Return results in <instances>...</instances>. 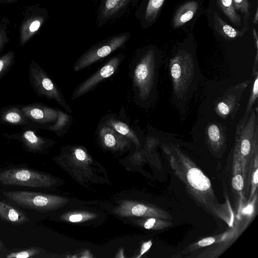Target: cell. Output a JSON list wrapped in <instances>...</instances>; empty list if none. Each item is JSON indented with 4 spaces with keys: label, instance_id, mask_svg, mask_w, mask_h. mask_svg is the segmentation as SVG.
Returning a JSON list of instances; mask_svg holds the SVG:
<instances>
[{
    "label": "cell",
    "instance_id": "6da1fadb",
    "mask_svg": "<svg viewBox=\"0 0 258 258\" xmlns=\"http://www.w3.org/2000/svg\"><path fill=\"white\" fill-rule=\"evenodd\" d=\"M169 72L172 98L182 114L198 90L200 75L198 64L190 52L180 50L170 58Z\"/></svg>",
    "mask_w": 258,
    "mask_h": 258
},
{
    "label": "cell",
    "instance_id": "7a4b0ae2",
    "mask_svg": "<svg viewBox=\"0 0 258 258\" xmlns=\"http://www.w3.org/2000/svg\"><path fill=\"white\" fill-rule=\"evenodd\" d=\"M159 63L153 49H149L133 61L131 78L135 99L145 105L157 95Z\"/></svg>",
    "mask_w": 258,
    "mask_h": 258
},
{
    "label": "cell",
    "instance_id": "3957f363",
    "mask_svg": "<svg viewBox=\"0 0 258 258\" xmlns=\"http://www.w3.org/2000/svg\"><path fill=\"white\" fill-rule=\"evenodd\" d=\"M30 84L37 95L55 101L68 113L72 110L55 82L46 72L34 60L29 67Z\"/></svg>",
    "mask_w": 258,
    "mask_h": 258
},
{
    "label": "cell",
    "instance_id": "277c9868",
    "mask_svg": "<svg viewBox=\"0 0 258 258\" xmlns=\"http://www.w3.org/2000/svg\"><path fill=\"white\" fill-rule=\"evenodd\" d=\"M130 37L129 33H121L110 36L92 45L76 61L73 66L74 71H81L104 58L123 46Z\"/></svg>",
    "mask_w": 258,
    "mask_h": 258
},
{
    "label": "cell",
    "instance_id": "5b68a950",
    "mask_svg": "<svg viewBox=\"0 0 258 258\" xmlns=\"http://www.w3.org/2000/svg\"><path fill=\"white\" fill-rule=\"evenodd\" d=\"M4 196L18 205L38 212L54 210L64 203L59 197L28 191H9Z\"/></svg>",
    "mask_w": 258,
    "mask_h": 258
},
{
    "label": "cell",
    "instance_id": "8992f818",
    "mask_svg": "<svg viewBox=\"0 0 258 258\" xmlns=\"http://www.w3.org/2000/svg\"><path fill=\"white\" fill-rule=\"evenodd\" d=\"M52 179L48 175L27 168H10L0 171V183L31 187H49Z\"/></svg>",
    "mask_w": 258,
    "mask_h": 258
},
{
    "label": "cell",
    "instance_id": "52a82bcc",
    "mask_svg": "<svg viewBox=\"0 0 258 258\" xmlns=\"http://www.w3.org/2000/svg\"><path fill=\"white\" fill-rule=\"evenodd\" d=\"M123 58L122 54L111 58L75 88L71 97L72 100H75L88 93L102 81L112 76L117 71Z\"/></svg>",
    "mask_w": 258,
    "mask_h": 258
},
{
    "label": "cell",
    "instance_id": "ba28073f",
    "mask_svg": "<svg viewBox=\"0 0 258 258\" xmlns=\"http://www.w3.org/2000/svg\"><path fill=\"white\" fill-rule=\"evenodd\" d=\"M249 80L237 84L227 90L216 104L215 111L221 117L226 118L234 116L238 109L239 102Z\"/></svg>",
    "mask_w": 258,
    "mask_h": 258
},
{
    "label": "cell",
    "instance_id": "9c48e42d",
    "mask_svg": "<svg viewBox=\"0 0 258 258\" xmlns=\"http://www.w3.org/2000/svg\"><path fill=\"white\" fill-rule=\"evenodd\" d=\"M26 117L31 122L39 124H47L56 121L58 109L49 106L34 103L20 106Z\"/></svg>",
    "mask_w": 258,
    "mask_h": 258
},
{
    "label": "cell",
    "instance_id": "30bf717a",
    "mask_svg": "<svg viewBox=\"0 0 258 258\" xmlns=\"http://www.w3.org/2000/svg\"><path fill=\"white\" fill-rule=\"evenodd\" d=\"M10 139L20 141L29 151L38 152L44 149L46 145L52 141L36 134V131L28 129L21 133L7 136Z\"/></svg>",
    "mask_w": 258,
    "mask_h": 258
},
{
    "label": "cell",
    "instance_id": "8fae6325",
    "mask_svg": "<svg viewBox=\"0 0 258 258\" xmlns=\"http://www.w3.org/2000/svg\"><path fill=\"white\" fill-rule=\"evenodd\" d=\"M98 135L103 146L113 150L123 149L130 141L112 127L103 124L100 127Z\"/></svg>",
    "mask_w": 258,
    "mask_h": 258
},
{
    "label": "cell",
    "instance_id": "7c38bea8",
    "mask_svg": "<svg viewBox=\"0 0 258 258\" xmlns=\"http://www.w3.org/2000/svg\"><path fill=\"white\" fill-rule=\"evenodd\" d=\"M0 123L11 125H25L31 122L24 115L20 106H10L0 110Z\"/></svg>",
    "mask_w": 258,
    "mask_h": 258
},
{
    "label": "cell",
    "instance_id": "4fadbf2b",
    "mask_svg": "<svg viewBox=\"0 0 258 258\" xmlns=\"http://www.w3.org/2000/svg\"><path fill=\"white\" fill-rule=\"evenodd\" d=\"M44 21V17L33 15L28 17L22 24L20 33V43L24 45L38 30Z\"/></svg>",
    "mask_w": 258,
    "mask_h": 258
},
{
    "label": "cell",
    "instance_id": "5bb4252c",
    "mask_svg": "<svg viewBox=\"0 0 258 258\" xmlns=\"http://www.w3.org/2000/svg\"><path fill=\"white\" fill-rule=\"evenodd\" d=\"M198 6L195 1H188L180 6L174 15L173 27H179L190 21L197 12Z\"/></svg>",
    "mask_w": 258,
    "mask_h": 258
},
{
    "label": "cell",
    "instance_id": "9a60e30c",
    "mask_svg": "<svg viewBox=\"0 0 258 258\" xmlns=\"http://www.w3.org/2000/svg\"><path fill=\"white\" fill-rule=\"evenodd\" d=\"M213 20L215 29L222 36L227 39L240 37L248 30L247 23H245L242 30L236 29L224 22L216 13L213 15Z\"/></svg>",
    "mask_w": 258,
    "mask_h": 258
},
{
    "label": "cell",
    "instance_id": "2e32d148",
    "mask_svg": "<svg viewBox=\"0 0 258 258\" xmlns=\"http://www.w3.org/2000/svg\"><path fill=\"white\" fill-rule=\"evenodd\" d=\"M0 218L14 224H23L29 221L24 213L2 201H0Z\"/></svg>",
    "mask_w": 258,
    "mask_h": 258
},
{
    "label": "cell",
    "instance_id": "e0dca14e",
    "mask_svg": "<svg viewBox=\"0 0 258 258\" xmlns=\"http://www.w3.org/2000/svg\"><path fill=\"white\" fill-rule=\"evenodd\" d=\"M103 124L112 127L136 145H140V141L135 132L125 123L114 117H110L105 120Z\"/></svg>",
    "mask_w": 258,
    "mask_h": 258
},
{
    "label": "cell",
    "instance_id": "ac0fdd59",
    "mask_svg": "<svg viewBox=\"0 0 258 258\" xmlns=\"http://www.w3.org/2000/svg\"><path fill=\"white\" fill-rule=\"evenodd\" d=\"M187 179L192 187L199 190H206L211 186L209 179L203 174L201 170L197 168H191L188 170Z\"/></svg>",
    "mask_w": 258,
    "mask_h": 258
},
{
    "label": "cell",
    "instance_id": "d6986e66",
    "mask_svg": "<svg viewBox=\"0 0 258 258\" xmlns=\"http://www.w3.org/2000/svg\"><path fill=\"white\" fill-rule=\"evenodd\" d=\"M130 0H105L101 8L100 20H108L125 6Z\"/></svg>",
    "mask_w": 258,
    "mask_h": 258
},
{
    "label": "cell",
    "instance_id": "ffe728a7",
    "mask_svg": "<svg viewBox=\"0 0 258 258\" xmlns=\"http://www.w3.org/2000/svg\"><path fill=\"white\" fill-rule=\"evenodd\" d=\"M217 1L219 7L231 22L236 26H240L241 18L234 9L233 0Z\"/></svg>",
    "mask_w": 258,
    "mask_h": 258
},
{
    "label": "cell",
    "instance_id": "44dd1931",
    "mask_svg": "<svg viewBox=\"0 0 258 258\" xmlns=\"http://www.w3.org/2000/svg\"><path fill=\"white\" fill-rule=\"evenodd\" d=\"M255 78L252 84V89L249 96L248 103L246 106V108L242 118L240 120L238 123H243L248 118L250 112L252 109V107L257 99L258 96V73L255 72L254 74Z\"/></svg>",
    "mask_w": 258,
    "mask_h": 258
},
{
    "label": "cell",
    "instance_id": "7402d4cb",
    "mask_svg": "<svg viewBox=\"0 0 258 258\" xmlns=\"http://www.w3.org/2000/svg\"><path fill=\"white\" fill-rule=\"evenodd\" d=\"M70 121V115L58 109V117L56 121L51 125L41 126V128L58 133L64 130Z\"/></svg>",
    "mask_w": 258,
    "mask_h": 258
},
{
    "label": "cell",
    "instance_id": "603a6c76",
    "mask_svg": "<svg viewBox=\"0 0 258 258\" xmlns=\"http://www.w3.org/2000/svg\"><path fill=\"white\" fill-rule=\"evenodd\" d=\"M165 0H149L145 12L146 20L152 21L156 17Z\"/></svg>",
    "mask_w": 258,
    "mask_h": 258
},
{
    "label": "cell",
    "instance_id": "cb8c5ba5",
    "mask_svg": "<svg viewBox=\"0 0 258 258\" xmlns=\"http://www.w3.org/2000/svg\"><path fill=\"white\" fill-rule=\"evenodd\" d=\"M15 53L11 51L0 57V79L9 71L14 63Z\"/></svg>",
    "mask_w": 258,
    "mask_h": 258
},
{
    "label": "cell",
    "instance_id": "d4e9b609",
    "mask_svg": "<svg viewBox=\"0 0 258 258\" xmlns=\"http://www.w3.org/2000/svg\"><path fill=\"white\" fill-rule=\"evenodd\" d=\"M206 133L209 140L213 143H218L222 139L223 132L217 123H210L207 127Z\"/></svg>",
    "mask_w": 258,
    "mask_h": 258
},
{
    "label": "cell",
    "instance_id": "484cf974",
    "mask_svg": "<svg viewBox=\"0 0 258 258\" xmlns=\"http://www.w3.org/2000/svg\"><path fill=\"white\" fill-rule=\"evenodd\" d=\"M235 11H238L244 16V22L246 23L250 14V3L248 0H233Z\"/></svg>",
    "mask_w": 258,
    "mask_h": 258
},
{
    "label": "cell",
    "instance_id": "4316f807",
    "mask_svg": "<svg viewBox=\"0 0 258 258\" xmlns=\"http://www.w3.org/2000/svg\"><path fill=\"white\" fill-rule=\"evenodd\" d=\"M40 249L36 247H31L23 250L13 252L8 254L7 258H27L36 256L40 252Z\"/></svg>",
    "mask_w": 258,
    "mask_h": 258
},
{
    "label": "cell",
    "instance_id": "83f0119b",
    "mask_svg": "<svg viewBox=\"0 0 258 258\" xmlns=\"http://www.w3.org/2000/svg\"><path fill=\"white\" fill-rule=\"evenodd\" d=\"M94 217V215L87 213H72L68 216L67 220L71 222L77 223L91 219Z\"/></svg>",
    "mask_w": 258,
    "mask_h": 258
},
{
    "label": "cell",
    "instance_id": "f1b7e54d",
    "mask_svg": "<svg viewBox=\"0 0 258 258\" xmlns=\"http://www.w3.org/2000/svg\"><path fill=\"white\" fill-rule=\"evenodd\" d=\"M73 151L74 155L77 160L81 161H84L86 159L87 155L86 151L83 148H74Z\"/></svg>",
    "mask_w": 258,
    "mask_h": 258
},
{
    "label": "cell",
    "instance_id": "f546056e",
    "mask_svg": "<svg viewBox=\"0 0 258 258\" xmlns=\"http://www.w3.org/2000/svg\"><path fill=\"white\" fill-rule=\"evenodd\" d=\"M232 186L236 190H240L243 187V179L241 175L237 174L232 179Z\"/></svg>",
    "mask_w": 258,
    "mask_h": 258
},
{
    "label": "cell",
    "instance_id": "4dcf8cb0",
    "mask_svg": "<svg viewBox=\"0 0 258 258\" xmlns=\"http://www.w3.org/2000/svg\"><path fill=\"white\" fill-rule=\"evenodd\" d=\"M9 41L6 32L0 28V53L3 50L5 44Z\"/></svg>",
    "mask_w": 258,
    "mask_h": 258
},
{
    "label": "cell",
    "instance_id": "1f68e13d",
    "mask_svg": "<svg viewBox=\"0 0 258 258\" xmlns=\"http://www.w3.org/2000/svg\"><path fill=\"white\" fill-rule=\"evenodd\" d=\"M215 239L213 237H208L200 240L198 244L200 246H206L213 243Z\"/></svg>",
    "mask_w": 258,
    "mask_h": 258
},
{
    "label": "cell",
    "instance_id": "d6a6232c",
    "mask_svg": "<svg viewBox=\"0 0 258 258\" xmlns=\"http://www.w3.org/2000/svg\"><path fill=\"white\" fill-rule=\"evenodd\" d=\"M152 244V243L151 241L144 242L142 245L140 254L138 256V257H140L141 255L147 252L151 247Z\"/></svg>",
    "mask_w": 258,
    "mask_h": 258
},
{
    "label": "cell",
    "instance_id": "836d02e7",
    "mask_svg": "<svg viewBox=\"0 0 258 258\" xmlns=\"http://www.w3.org/2000/svg\"><path fill=\"white\" fill-rule=\"evenodd\" d=\"M155 223L156 220L154 218H150L145 222L144 227L146 229H150L153 227Z\"/></svg>",
    "mask_w": 258,
    "mask_h": 258
},
{
    "label": "cell",
    "instance_id": "e575fe53",
    "mask_svg": "<svg viewBox=\"0 0 258 258\" xmlns=\"http://www.w3.org/2000/svg\"><path fill=\"white\" fill-rule=\"evenodd\" d=\"M252 207L251 205H248L246 208L243 210V213L245 214H250L252 212Z\"/></svg>",
    "mask_w": 258,
    "mask_h": 258
},
{
    "label": "cell",
    "instance_id": "d590c367",
    "mask_svg": "<svg viewBox=\"0 0 258 258\" xmlns=\"http://www.w3.org/2000/svg\"><path fill=\"white\" fill-rule=\"evenodd\" d=\"M257 20H258V9L257 8L256 10L255 15H254L253 19V23H254L255 25L257 24Z\"/></svg>",
    "mask_w": 258,
    "mask_h": 258
},
{
    "label": "cell",
    "instance_id": "8d00e7d4",
    "mask_svg": "<svg viewBox=\"0 0 258 258\" xmlns=\"http://www.w3.org/2000/svg\"><path fill=\"white\" fill-rule=\"evenodd\" d=\"M258 170H256L254 174L253 180L254 182L256 184L257 183Z\"/></svg>",
    "mask_w": 258,
    "mask_h": 258
},
{
    "label": "cell",
    "instance_id": "74e56055",
    "mask_svg": "<svg viewBox=\"0 0 258 258\" xmlns=\"http://www.w3.org/2000/svg\"><path fill=\"white\" fill-rule=\"evenodd\" d=\"M2 246H3V243H2V241L0 240V250L1 249V248L2 247Z\"/></svg>",
    "mask_w": 258,
    "mask_h": 258
},
{
    "label": "cell",
    "instance_id": "f35d334b",
    "mask_svg": "<svg viewBox=\"0 0 258 258\" xmlns=\"http://www.w3.org/2000/svg\"><path fill=\"white\" fill-rule=\"evenodd\" d=\"M6 1H12L13 0H6Z\"/></svg>",
    "mask_w": 258,
    "mask_h": 258
}]
</instances>
